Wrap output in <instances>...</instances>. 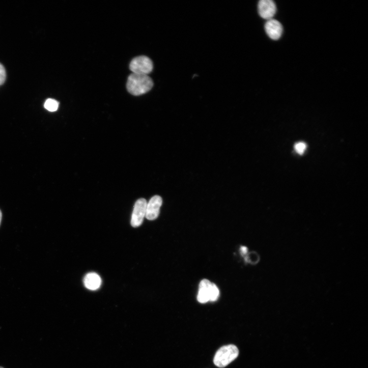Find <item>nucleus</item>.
I'll return each instance as SVG.
<instances>
[{"label":"nucleus","instance_id":"1","mask_svg":"<svg viewBox=\"0 0 368 368\" xmlns=\"http://www.w3.org/2000/svg\"><path fill=\"white\" fill-rule=\"evenodd\" d=\"M153 86L152 79L148 75L132 73L128 77L127 88L132 95L140 96L149 92Z\"/></svg>","mask_w":368,"mask_h":368},{"label":"nucleus","instance_id":"2","mask_svg":"<svg viewBox=\"0 0 368 368\" xmlns=\"http://www.w3.org/2000/svg\"><path fill=\"white\" fill-rule=\"evenodd\" d=\"M239 355L238 348L234 345L221 347L216 353L214 358L215 365L224 367L234 360Z\"/></svg>","mask_w":368,"mask_h":368},{"label":"nucleus","instance_id":"3","mask_svg":"<svg viewBox=\"0 0 368 368\" xmlns=\"http://www.w3.org/2000/svg\"><path fill=\"white\" fill-rule=\"evenodd\" d=\"M152 61L146 56L134 58L131 62L130 69L134 74L148 75L153 69Z\"/></svg>","mask_w":368,"mask_h":368},{"label":"nucleus","instance_id":"4","mask_svg":"<svg viewBox=\"0 0 368 368\" xmlns=\"http://www.w3.org/2000/svg\"><path fill=\"white\" fill-rule=\"evenodd\" d=\"M147 204L145 199H140L136 202L131 219L132 227L137 228L143 223L146 215Z\"/></svg>","mask_w":368,"mask_h":368},{"label":"nucleus","instance_id":"5","mask_svg":"<svg viewBox=\"0 0 368 368\" xmlns=\"http://www.w3.org/2000/svg\"><path fill=\"white\" fill-rule=\"evenodd\" d=\"M258 9L260 16L268 20L272 19L277 12L276 4L272 0H261Z\"/></svg>","mask_w":368,"mask_h":368},{"label":"nucleus","instance_id":"6","mask_svg":"<svg viewBox=\"0 0 368 368\" xmlns=\"http://www.w3.org/2000/svg\"><path fill=\"white\" fill-rule=\"evenodd\" d=\"M162 199L159 195L153 196L147 204L146 218L150 220L156 219L159 216Z\"/></svg>","mask_w":368,"mask_h":368},{"label":"nucleus","instance_id":"7","mask_svg":"<svg viewBox=\"0 0 368 368\" xmlns=\"http://www.w3.org/2000/svg\"><path fill=\"white\" fill-rule=\"evenodd\" d=\"M265 30L268 36L273 40H279L283 33V27L277 20L273 19L268 20L265 24Z\"/></svg>","mask_w":368,"mask_h":368},{"label":"nucleus","instance_id":"8","mask_svg":"<svg viewBox=\"0 0 368 368\" xmlns=\"http://www.w3.org/2000/svg\"><path fill=\"white\" fill-rule=\"evenodd\" d=\"M212 283L207 279L203 280L200 284L197 300L200 303H206L210 301V292Z\"/></svg>","mask_w":368,"mask_h":368},{"label":"nucleus","instance_id":"9","mask_svg":"<svg viewBox=\"0 0 368 368\" xmlns=\"http://www.w3.org/2000/svg\"><path fill=\"white\" fill-rule=\"evenodd\" d=\"M83 283L85 287L88 290L95 291L100 288L101 279L97 274L90 273L84 277Z\"/></svg>","mask_w":368,"mask_h":368},{"label":"nucleus","instance_id":"10","mask_svg":"<svg viewBox=\"0 0 368 368\" xmlns=\"http://www.w3.org/2000/svg\"><path fill=\"white\" fill-rule=\"evenodd\" d=\"M59 102L52 99H47L44 104L45 108L50 111H55L59 108Z\"/></svg>","mask_w":368,"mask_h":368},{"label":"nucleus","instance_id":"11","mask_svg":"<svg viewBox=\"0 0 368 368\" xmlns=\"http://www.w3.org/2000/svg\"><path fill=\"white\" fill-rule=\"evenodd\" d=\"M219 295V291L217 286L212 284L210 292V301H215L217 300Z\"/></svg>","mask_w":368,"mask_h":368},{"label":"nucleus","instance_id":"12","mask_svg":"<svg viewBox=\"0 0 368 368\" xmlns=\"http://www.w3.org/2000/svg\"><path fill=\"white\" fill-rule=\"evenodd\" d=\"M7 78L6 71L4 66L0 63V85L5 83Z\"/></svg>","mask_w":368,"mask_h":368},{"label":"nucleus","instance_id":"13","mask_svg":"<svg viewBox=\"0 0 368 368\" xmlns=\"http://www.w3.org/2000/svg\"><path fill=\"white\" fill-rule=\"evenodd\" d=\"M306 149V145L303 143H298L295 146V151L297 152V153L300 155H302L304 153Z\"/></svg>","mask_w":368,"mask_h":368},{"label":"nucleus","instance_id":"14","mask_svg":"<svg viewBox=\"0 0 368 368\" xmlns=\"http://www.w3.org/2000/svg\"><path fill=\"white\" fill-rule=\"evenodd\" d=\"M241 251L242 254H247L248 249H247V247H242L241 248Z\"/></svg>","mask_w":368,"mask_h":368},{"label":"nucleus","instance_id":"15","mask_svg":"<svg viewBox=\"0 0 368 368\" xmlns=\"http://www.w3.org/2000/svg\"><path fill=\"white\" fill-rule=\"evenodd\" d=\"M3 217V214L1 210H0V224H1L2 220Z\"/></svg>","mask_w":368,"mask_h":368},{"label":"nucleus","instance_id":"16","mask_svg":"<svg viewBox=\"0 0 368 368\" xmlns=\"http://www.w3.org/2000/svg\"><path fill=\"white\" fill-rule=\"evenodd\" d=\"M0 368H4V367H2V366H0Z\"/></svg>","mask_w":368,"mask_h":368}]
</instances>
